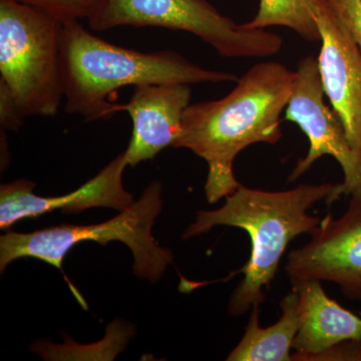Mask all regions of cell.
<instances>
[{
	"instance_id": "cell-1",
	"label": "cell",
	"mask_w": 361,
	"mask_h": 361,
	"mask_svg": "<svg viewBox=\"0 0 361 361\" xmlns=\"http://www.w3.org/2000/svg\"><path fill=\"white\" fill-rule=\"evenodd\" d=\"M296 80V71L277 61L252 66L223 99L190 104L174 148H184L208 165L205 196L210 204L234 193V161L256 142L274 145L282 137L281 116Z\"/></svg>"
},
{
	"instance_id": "cell-2",
	"label": "cell",
	"mask_w": 361,
	"mask_h": 361,
	"mask_svg": "<svg viewBox=\"0 0 361 361\" xmlns=\"http://www.w3.org/2000/svg\"><path fill=\"white\" fill-rule=\"evenodd\" d=\"M341 184H301L287 191L269 192L240 186L226 197L224 206L213 211H199L185 230L183 239L205 234L216 226L239 228L248 233L250 257L241 269L243 279L233 291L228 312L233 317L245 314L265 301L276 276L280 261L289 243L299 235L310 234L322 218L308 214L317 203L330 206L342 196Z\"/></svg>"
},
{
	"instance_id": "cell-3",
	"label": "cell",
	"mask_w": 361,
	"mask_h": 361,
	"mask_svg": "<svg viewBox=\"0 0 361 361\" xmlns=\"http://www.w3.org/2000/svg\"><path fill=\"white\" fill-rule=\"evenodd\" d=\"M61 71L65 111L85 122L116 115L114 92L128 85L237 82L227 71L208 70L173 51L142 52L111 44L80 21L63 23Z\"/></svg>"
},
{
	"instance_id": "cell-4",
	"label": "cell",
	"mask_w": 361,
	"mask_h": 361,
	"mask_svg": "<svg viewBox=\"0 0 361 361\" xmlns=\"http://www.w3.org/2000/svg\"><path fill=\"white\" fill-rule=\"evenodd\" d=\"M161 189L159 180L151 183L139 200L101 224H63L30 233L6 231L0 237V271L4 273L8 264L20 258L39 259L61 270L78 302L87 308L85 299L63 273V259L73 247L82 241H94L104 246L120 241L129 247L134 255L135 276L156 283L174 261L172 251L159 245L152 234L163 207Z\"/></svg>"
},
{
	"instance_id": "cell-5",
	"label": "cell",
	"mask_w": 361,
	"mask_h": 361,
	"mask_svg": "<svg viewBox=\"0 0 361 361\" xmlns=\"http://www.w3.org/2000/svg\"><path fill=\"white\" fill-rule=\"evenodd\" d=\"M63 23L20 0H0V80L23 118L54 116L65 99Z\"/></svg>"
},
{
	"instance_id": "cell-6",
	"label": "cell",
	"mask_w": 361,
	"mask_h": 361,
	"mask_svg": "<svg viewBox=\"0 0 361 361\" xmlns=\"http://www.w3.org/2000/svg\"><path fill=\"white\" fill-rule=\"evenodd\" d=\"M87 21L97 32L133 26L189 32L225 59L268 58L283 44L276 33L237 25L208 0H104Z\"/></svg>"
},
{
	"instance_id": "cell-7",
	"label": "cell",
	"mask_w": 361,
	"mask_h": 361,
	"mask_svg": "<svg viewBox=\"0 0 361 361\" xmlns=\"http://www.w3.org/2000/svg\"><path fill=\"white\" fill-rule=\"evenodd\" d=\"M318 59L313 56L301 59L290 99L285 109L284 120L299 126L310 141V149L297 161L288 183L295 182L323 156L336 159L343 172V195L361 194V161L349 144L345 128L334 108L324 102Z\"/></svg>"
},
{
	"instance_id": "cell-8",
	"label": "cell",
	"mask_w": 361,
	"mask_h": 361,
	"mask_svg": "<svg viewBox=\"0 0 361 361\" xmlns=\"http://www.w3.org/2000/svg\"><path fill=\"white\" fill-rule=\"evenodd\" d=\"M310 235V241L287 257L291 283L334 282L346 298L361 301V194L351 196L341 218L327 214Z\"/></svg>"
},
{
	"instance_id": "cell-9",
	"label": "cell",
	"mask_w": 361,
	"mask_h": 361,
	"mask_svg": "<svg viewBox=\"0 0 361 361\" xmlns=\"http://www.w3.org/2000/svg\"><path fill=\"white\" fill-rule=\"evenodd\" d=\"M322 35L318 65L325 96L361 161V52L325 0H310Z\"/></svg>"
},
{
	"instance_id": "cell-10",
	"label": "cell",
	"mask_w": 361,
	"mask_h": 361,
	"mask_svg": "<svg viewBox=\"0 0 361 361\" xmlns=\"http://www.w3.org/2000/svg\"><path fill=\"white\" fill-rule=\"evenodd\" d=\"M128 166L125 152L102 169L94 178L75 191L59 197L33 194L37 186L30 180H16L0 186V229L9 231L18 221L35 218L61 210L78 214L96 207L115 209L118 212L135 203L134 195L125 189L123 175Z\"/></svg>"
},
{
	"instance_id": "cell-11",
	"label": "cell",
	"mask_w": 361,
	"mask_h": 361,
	"mask_svg": "<svg viewBox=\"0 0 361 361\" xmlns=\"http://www.w3.org/2000/svg\"><path fill=\"white\" fill-rule=\"evenodd\" d=\"M191 97L190 85H142L134 87L127 104H116V111H127L133 122L132 137L125 151L128 166L135 167L174 147Z\"/></svg>"
},
{
	"instance_id": "cell-12",
	"label": "cell",
	"mask_w": 361,
	"mask_h": 361,
	"mask_svg": "<svg viewBox=\"0 0 361 361\" xmlns=\"http://www.w3.org/2000/svg\"><path fill=\"white\" fill-rule=\"evenodd\" d=\"M291 284L299 293V329L292 360L316 355L343 341L361 338L360 316L330 298L322 281L304 280Z\"/></svg>"
},
{
	"instance_id": "cell-13",
	"label": "cell",
	"mask_w": 361,
	"mask_h": 361,
	"mask_svg": "<svg viewBox=\"0 0 361 361\" xmlns=\"http://www.w3.org/2000/svg\"><path fill=\"white\" fill-rule=\"evenodd\" d=\"M299 293L295 289L280 302V319L268 327L259 324L260 306H254L245 327V334L230 355L228 361H293L291 349L299 329Z\"/></svg>"
},
{
	"instance_id": "cell-14",
	"label": "cell",
	"mask_w": 361,
	"mask_h": 361,
	"mask_svg": "<svg viewBox=\"0 0 361 361\" xmlns=\"http://www.w3.org/2000/svg\"><path fill=\"white\" fill-rule=\"evenodd\" d=\"M243 26L248 30L283 26L311 44L322 40L310 0H260L257 14Z\"/></svg>"
},
{
	"instance_id": "cell-15",
	"label": "cell",
	"mask_w": 361,
	"mask_h": 361,
	"mask_svg": "<svg viewBox=\"0 0 361 361\" xmlns=\"http://www.w3.org/2000/svg\"><path fill=\"white\" fill-rule=\"evenodd\" d=\"M44 11L61 23L92 18L104 0H20Z\"/></svg>"
},
{
	"instance_id": "cell-16",
	"label": "cell",
	"mask_w": 361,
	"mask_h": 361,
	"mask_svg": "<svg viewBox=\"0 0 361 361\" xmlns=\"http://www.w3.org/2000/svg\"><path fill=\"white\" fill-rule=\"evenodd\" d=\"M361 52V0H325Z\"/></svg>"
},
{
	"instance_id": "cell-17",
	"label": "cell",
	"mask_w": 361,
	"mask_h": 361,
	"mask_svg": "<svg viewBox=\"0 0 361 361\" xmlns=\"http://www.w3.org/2000/svg\"><path fill=\"white\" fill-rule=\"evenodd\" d=\"M297 361H361V338L341 342L316 355L302 356Z\"/></svg>"
},
{
	"instance_id": "cell-18",
	"label": "cell",
	"mask_w": 361,
	"mask_h": 361,
	"mask_svg": "<svg viewBox=\"0 0 361 361\" xmlns=\"http://www.w3.org/2000/svg\"><path fill=\"white\" fill-rule=\"evenodd\" d=\"M25 118L18 110L8 87L0 80V123H1V129L18 130L23 125Z\"/></svg>"
}]
</instances>
